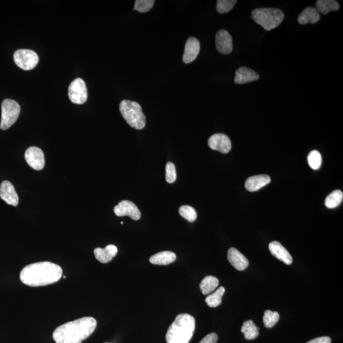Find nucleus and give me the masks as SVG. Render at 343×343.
Segmentation results:
<instances>
[{"mask_svg": "<svg viewBox=\"0 0 343 343\" xmlns=\"http://www.w3.org/2000/svg\"><path fill=\"white\" fill-rule=\"evenodd\" d=\"M194 330V318L187 313L179 314L168 329L166 341L167 343H189Z\"/></svg>", "mask_w": 343, "mask_h": 343, "instance_id": "7ed1b4c3", "label": "nucleus"}, {"mask_svg": "<svg viewBox=\"0 0 343 343\" xmlns=\"http://www.w3.org/2000/svg\"><path fill=\"white\" fill-rule=\"evenodd\" d=\"M209 146L223 154H228L231 149V142L226 135L216 134L212 135L208 140Z\"/></svg>", "mask_w": 343, "mask_h": 343, "instance_id": "9b49d317", "label": "nucleus"}, {"mask_svg": "<svg viewBox=\"0 0 343 343\" xmlns=\"http://www.w3.org/2000/svg\"><path fill=\"white\" fill-rule=\"evenodd\" d=\"M96 327L97 321L94 318H78L57 328L53 339L56 343H81L94 332Z\"/></svg>", "mask_w": 343, "mask_h": 343, "instance_id": "f03ea898", "label": "nucleus"}, {"mask_svg": "<svg viewBox=\"0 0 343 343\" xmlns=\"http://www.w3.org/2000/svg\"><path fill=\"white\" fill-rule=\"evenodd\" d=\"M252 18L266 31H270L282 23L284 14L278 9H257L252 12Z\"/></svg>", "mask_w": 343, "mask_h": 343, "instance_id": "39448f33", "label": "nucleus"}, {"mask_svg": "<svg viewBox=\"0 0 343 343\" xmlns=\"http://www.w3.org/2000/svg\"><path fill=\"white\" fill-rule=\"evenodd\" d=\"M0 197L7 204L16 207L19 204V197L13 184L11 182L5 181L0 185Z\"/></svg>", "mask_w": 343, "mask_h": 343, "instance_id": "ddd939ff", "label": "nucleus"}, {"mask_svg": "<svg viewBox=\"0 0 343 343\" xmlns=\"http://www.w3.org/2000/svg\"><path fill=\"white\" fill-rule=\"evenodd\" d=\"M317 11L324 15L330 12L336 11L339 9V5L335 0H318L316 3Z\"/></svg>", "mask_w": 343, "mask_h": 343, "instance_id": "5701e85b", "label": "nucleus"}, {"mask_svg": "<svg viewBox=\"0 0 343 343\" xmlns=\"http://www.w3.org/2000/svg\"><path fill=\"white\" fill-rule=\"evenodd\" d=\"M154 0H137L135 2L134 10L141 13L150 11L154 7Z\"/></svg>", "mask_w": 343, "mask_h": 343, "instance_id": "7c9ffc66", "label": "nucleus"}, {"mask_svg": "<svg viewBox=\"0 0 343 343\" xmlns=\"http://www.w3.org/2000/svg\"><path fill=\"white\" fill-rule=\"evenodd\" d=\"M14 60L18 67L22 70L28 71L36 67L39 62V57L33 51L19 49L15 52Z\"/></svg>", "mask_w": 343, "mask_h": 343, "instance_id": "0eeeda50", "label": "nucleus"}, {"mask_svg": "<svg viewBox=\"0 0 343 343\" xmlns=\"http://www.w3.org/2000/svg\"><path fill=\"white\" fill-rule=\"evenodd\" d=\"M25 160L33 169L41 170L45 166V157L43 152L38 147H30L25 152Z\"/></svg>", "mask_w": 343, "mask_h": 343, "instance_id": "1a4fd4ad", "label": "nucleus"}, {"mask_svg": "<svg viewBox=\"0 0 343 343\" xmlns=\"http://www.w3.org/2000/svg\"><path fill=\"white\" fill-rule=\"evenodd\" d=\"M218 340V335L216 333H211L207 335L199 343H217Z\"/></svg>", "mask_w": 343, "mask_h": 343, "instance_id": "473e14b6", "label": "nucleus"}, {"mask_svg": "<svg viewBox=\"0 0 343 343\" xmlns=\"http://www.w3.org/2000/svg\"><path fill=\"white\" fill-rule=\"evenodd\" d=\"M63 270L57 264L43 261L27 265L20 273L22 283L30 287H41L58 282Z\"/></svg>", "mask_w": 343, "mask_h": 343, "instance_id": "f257e3e1", "label": "nucleus"}, {"mask_svg": "<svg viewBox=\"0 0 343 343\" xmlns=\"http://www.w3.org/2000/svg\"><path fill=\"white\" fill-rule=\"evenodd\" d=\"M308 162L313 170L319 169L322 165V156L317 150H313L308 155Z\"/></svg>", "mask_w": 343, "mask_h": 343, "instance_id": "c85d7f7f", "label": "nucleus"}, {"mask_svg": "<svg viewBox=\"0 0 343 343\" xmlns=\"http://www.w3.org/2000/svg\"><path fill=\"white\" fill-rule=\"evenodd\" d=\"M342 192L340 190H335L329 194L325 199V206L329 209H334L342 203Z\"/></svg>", "mask_w": 343, "mask_h": 343, "instance_id": "a878e982", "label": "nucleus"}, {"mask_svg": "<svg viewBox=\"0 0 343 343\" xmlns=\"http://www.w3.org/2000/svg\"><path fill=\"white\" fill-rule=\"evenodd\" d=\"M269 249L273 256L286 265H290L292 263V256L287 249L278 241H274L269 244Z\"/></svg>", "mask_w": 343, "mask_h": 343, "instance_id": "dca6fc26", "label": "nucleus"}, {"mask_svg": "<svg viewBox=\"0 0 343 343\" xmlns=\"http://www.w3.org/2000/svg\"><path fill=\"white\" fill-rule=\"evenodd\" d=\"M219 280L214 276H207L202 280L200 288L204 295L213 292L219 285Z\"/></svg>", "mask_w": 343, "mask_h": 343, "instance_id": "4be33fe9", "label": "nucleus"}, {"mask_svg": "<svg viewBox=\"0 0 343 343\" xmlns=\"http://www.w3.org/2000/svg\"><path fill=\"white\" fill-rule=\"evenodd\" d=\"M331 339L329 337L323 336L315 338L307 343H331Z\"/></svg>", "mask_w": 343, "mask_h": 343, "instance_id": "72a5a7b5", "label": "nucleus"}, {"mask_svg": "<svg viewBox=\"0 0 343 343\" xmlns=\"http://www.w3.org/2000/svg\"><path fill=\"white\" fill-rule=\"evenodd\" d=\"M21 107L16 101L6 99L2 104V118L0 128L6 130L12 127L19 118Z\"/></svg>", "mask_w": 343, "mask_h": 343, "instance_id": "423d86ee", "label": "nucleus"}, {"mask_svg": "<svg viewBox=\"0 0 343 343\" xmlns=\"http://www.w3.org/2000/svg\"><path fill=\"white\" fill-rule=\"evenodd\" d=\"M114 212L118 217L129 216L134 221L139 220L141 216L138 207L133 202L128 201L120 202L115 207Z\"/></svg>", "mask_w": 343, "mask_h": 343, "instance_id": "9d476101", "label": "nucleus"}, {"mask_svg": "<svg viewBox=\"0 0 343 343\" xmlns=\"http://www.w3.org/2000/svg\"><path fill=\"white\" fill-rule=\"evenodd\" d=\"M165 170H166V176H165L166 181L168 183H174L177 179L176 166L173 163L168 162Z\"/></svg>", "mask_w": 343, "mask_h": 343, "instance_id": "2f4dec72", "label": "nucleus"}, {"mask_svg": "<svg viewBox=\"0 0 343 343\" xmlns=\"http://www.w3.org/2000/svg\"><path fill=\"white\" fill-rule=\"evenodd\" d=\"M320 19V13L314 7H307L298 17V22L300 24L305 25L308 23H317Z\"/></svg>", "mask_w": 343, "mask_h": 343, "instance_id": "aec40b11", "label": "nucleus"}, {"mask_svg": "<svg viewBox=\"0 0 343 343\" xmlns=\"http://www.w3.org/2000/svg\"><path fill=\"white\" fill-rule=\"evenodd\" d=\"M68 97L76 105H82L87 100V88L85 81L81 78H76L68 87Z\"/></svg>", "mask_w": 343, "mask_h": 343, "instance_id": "6e6552de", "label": "nucleus"}, {"mask_svg": "<svg viewBox=\"0 0 343 343\" xmlns=\"http://www.w3.org/2000/svg\"><path fill=\"white\" fill-rule=\"evenodd\" d=\"M260 328L256 326L253 320H249L243 323L241 331L243 333L246 339L253 340L259 335Z\"/></svg>", "mask_w": 343, "mask_h": 343, "instance_id": "b1692460", "label": "nucleus"}, {"mask_svg": "<svg viewBox=\"0 0 343 343\" xmlns=\"http://www.w3.org/2000/svg\"><path fill=\"white\" fill-rule=\"evenodd\" d=\"M176 260V255L172 252L163 251L155 254L150 259V262L155 265H168Z\"/></svg>", "mask_w": 343, "mask_h": 343, "instance_id": "412c9836", "label": "nucleus"}, {"mask_svg": "<svg viewBox=\"0 0 343 343\" xmlns=\"http://www.w3.org/2000/svg\"><path fill=\"white\" fill-rule=\"evenodd\" d=\"M120 112L128 124L137 130L145 126V117L139 103L129 100H123L120 104Z\"/></svg>", "mask_w": 343, "mask_h": 343, "instance_id": "20e7f679", "label": "nucleus"}, {"mask_svg": "<svg viewBox=\"0 0 343 343\" xmlns=\"http://www.w3.org/2000/svg\"><path fill=\"white\" fill-rule=\"evenodd\" d=\"M271 178L268 175H258L249 177L246 180L245 186L248 191L254 192L265 187L270 183Z\"/></svg>", "mask_w": 343, "mask_h": 343, "instance_id": "f3484780", "label": "nucleus"}, {"mask_svg": "<svg viewBox=\"0 0 343 343\" xmlns=\"http://www.w3.org/2000/svg\"><path fill=\"white\" fill-rule=\"evenodd\" d=\"M217 50L221 54L228 55L233 51V41L230 34L224 29L218 31L216 36Z\"/></svg>", "mask_w": 343, "mask_h": 343, "instance_id": "f8f14e48", "label": "nucleus"}, {"mask_svg": "<svg viewBox=\"0 0 343 343\" xmlns=\"http://www.w3.org/2000/svg\"><path fill=\"white\" fill-rule=\"evenodd\" d=\"M259 78H260V75L256 71L250 68L241 67L236 71L234 82L238 85H242V84L258 80Z\"/></svg>", "mask_w": 343, "mask_h": 343, "instance_id": "a211bd4d", "label": "nucleus"}, {"mask_svg": "<svg viewBox=\"0 0 343 343\" xmlns=\"http://www.w3.org/2000/svg\"><path fill=\"white\" fill-rule=\"evenodd\" d=\"M225 288L220 287L215 292L209 295L206 299L207 305L211 308H216L221 304L222 297H223Z\"/></svg>", "mask_w": 343, "mask_h": 343, "instance_id": "393cba45", "label": "nucleus"}, {"mask_svg": "<svg viewBox=\"0 0 343 343\" xmlns=\"http://www.w3.org/2000/svg\"><path fill=\"white\" fill-rule=\"evenodd\" d=\"M228 260L231 265L238 271L245 270L249 265V261L246 258V256H244L240 251L234 248L229 249Z\"/></svg>", "mask_w": 343, "mask_h": 343, "instance_id": "2eb2a0df", "label": "nucleus"}, {"mask_svg": "<svg viewBox=\"0 0 343 343\" xmlns=\"http://www.w3.org/2000/svg\"><path fill=\"white\" fill-rule=\"evenodd\" d=\"M180 215L187 221L192 223L196 220L197 213L196 210L191 206H183L180 207L179 210Z\"/></svg>", "mask_w": 343, "mask_h": 343, "instance_id": "cd10ccee", "label": "nucleus"}, {"mask_svg": "<svg viewBox=\"0 0 343 343\" xmlns=\"http://www.w3.org/2000/svg\"><path fill=\"white\" fill-rule=\"evenodd\" d=\"M118 249L114 245H109L105 249L96 248L93 251L95 258L101 263H108L117 255Z\"/></svg>", "mask_w": 343, "mask_h": 343, "instance_id": "6ab92c4d", "label": "nucleus"}, {"mask_svg": "<svg viewBox=\"0 0 343 343\" xmlns=\"http://www.w3.org/2000/svg\"><path fill=\"white\" fill-rule=\"evenodd\" d=\"M236 0H218L217 2V11L219 14H225L231 11L235 4Z\"/></svg>", "mask_w": 343, "mask_h": 343, "instance_id": "c756f323", "label": "nucleus"}, {"mask_svg": "<svg viewBox=\"0 0 343 343\" xmlns=\"http://www.w3.org/2000/svg\"><path fill=\"white\" fill-rule=\"evenodd\" d=\"M201 50L200 42L194 37H190L185 45L182 60L185 64H189L195 60Z\"/></svg>", "mask_w": 343, "mask_h": 343, "instance_id": "4468645a", "label": "nucleus"}, {"mask_svg": "<svg viewBox=\"0 0 343 343\" xmlns=\"http://www.w3.org/2000/svg\"><path fill=\"white\" fill-rule=\"evenodd\" d=\"M280 319L279 313L272 312L271 310H266L263 317V323L266 328H271L277 324Z\"/></svg>", "mask_w": 343, "mask_h": 343, "instance_id": "bb28decb", "label": "nucleus"}]
</instances>
